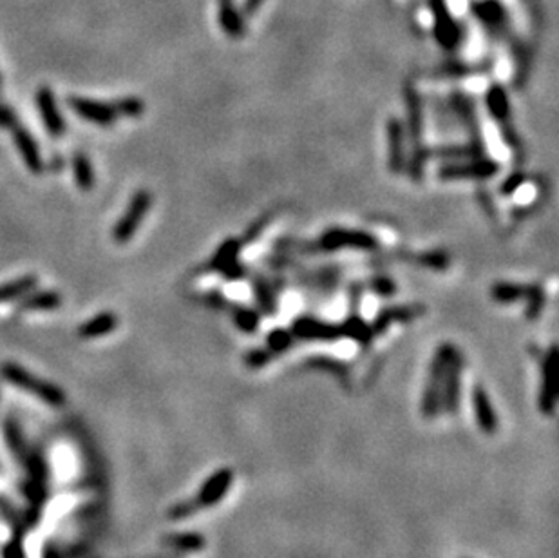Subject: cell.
<instances>
[{
  "mask_svg": "<svg viewBox=\"0 0 559 558\" xmlns=\"http://www.w3.org/2000/svg\"><path fill=\"white\" fill-rule=\"evenodd\" d=\"M500 171V165L489 158H467V160H451L438 171V178L444 181L454 180H487Z\"/></svg>",
  "mask_w": 559,
  "mask_h": 558,
  "instance_id": "8992f818",
  "label": "cell"
},
{
  "mask_svg": "<svg viewBox=\"0 0 559 558\" xmlns=\"http://www.w3.org/2000/svg\"><path fill=\"white\" fill-rule=\"evenodd\" d=\"M44 558H60V555L56 553L55 548H47L46 555H44Z\"/></svg>",
  "mask_w": 559,
  "mask_h": 558,
  "instance_id": "8d00e7d4",
  "label": "cell"
},
{
  "mask_svg": "<svg viewBox=\"0 0 559 558\" xmlns=\"http://www.w3.org/2000/svg\"><path fill=\"white\" fill-rule=\"evenodd\" d=\"M62 304V295L55 290H44L29 295L22 303L24 310H55Z\"/></svg>",
  "mask_w": 559,
  "mask_h": 558,
  "instance_id": "cb8c5ba5",
  "label": "cell"
},
{
  "mask_svg": "<svg viewBox=\"0 0 559 558\" xmlns=\"http://www.w3.org/2000/svg\"><path fill=\"white\" fill-rule=\"evenodd\" d=\"M272 359H274V357L268 354L266 348H257V350H252L250 354H247V357H244L248 368H252V370L262 368V366L268 365Z\"/></svg>",
  "mask_w": 559,
  "mask_h": 558,
  "instance_id": "f546056e",
  "label": "cell"
},
{
  "mask_svg": "<svg viewBox=\"0 0 559 558\" xmlns=\"http://www.w3.org/2000/svg\"><path fill=\"white\" fill-rule=\"evenodd\" d=\"M292 336L294 339H303V341H337L342 339V323H330L315 318H299L295 319L292 327Z\"/></svg>",
  "mask_w": 559,
  "mask_h": 558,
  "instance_id": "30bf717a",
  "label": "cell"
},
{
  "mask_svg": "<svg viewBox=\"0 0 559 558\" xmlns=\"http://www.w3.org/2000/svg\"><path fill=\"white\" fill-rule=\"evenodd\" d=\"M73 172L76 185L83 190H91L94 185V174H92V167L89 158L83 152H74L73 156Z\"/></svg>",
  "mask_w": 559,
  "mask_h": 558,
  "instance_id": "7402d4cb",
  "label": "cell"
},
{
  "mask_svg": "<svg viewBox=\"0 0 559 558\" xmlns=\"http://www.w3.org/2000/svg\"><path fill=\"white\" fill-rule=\"evenodd\" d=\"M4 558H26V555H24V548H22V544H20L19 539L11 540L10 544L6 545Z\"/></svg>",
  "mask_w": 559,
  "mask_h": 558,
  "instance_id": "836d02e7",
  "label": "cell"
},
{
  "mask_svg": "<svg viewBox=\"0 0 559 558\" xmlns=\"http://www.w3.org/2000/svg\"><path fill=\"white\" fill-rule=\"evenodd\" d=\"M369 285L373 286L375 294L382 295V297H387V295L394 294V283L391 281L390 277H376V279H373Z\"/></svg>",
  "mask_w": 559,
  "mask_h": 558,
  "instance_id": "d6a6232c",
  "label": "cell"
},
{
  "mask_svg": "<svg viewBox=\"0 0 559 558\" xmlns=\"http://www.w3.org/2000/svg\"><path fill=\"white\" fill-rule=\"evenodd\" d=\"M536 285H523V283L498 281L492 285L491 297L500 304H510L516 301H527L534 292Z\"/></svg>",
  "mask_w": 559,
  "mask_h": 558,
  "instance_id": "ac0fdd59",
  "label": "cell"
},
{
  "mask_svg": "<svg viewBox=\"0 0 559 558\" xmlns=\"http://www.w3.org/2000/svg\"><path fill=\"white\" fill-rule=\"evenodd\" d=\"M116 327H118V315L115 312H101V314L89 319L85 325H82L78 334L83 339H94V337H101L112 332V330H116Z\"/></svg>",
  "mask_w": 559,
  "mask_h": 558,
  "instance_id": "d6986e66",
  "label": "cell"
},
{
  "mask_svg": "<svg viewBox=\"0 0 559 558\" xmlns=\"http://www.w3.org/2000/svg\"><path fill=\"white\" fill-rule=\"evenodd\" d=\"M523 181H525V176H523V172H514V174H510L509 178H507V180L500 185V194H503V196H510V194L516 192V189H518Z\"/></svg>",
  "mask_w": 559,
  "mask_h": 558,
  "instance_id": "4dcf8cb0",
  "label": "cell"
},
{
  "mask_svg": "<svg viewBox=\"0 0 559 558\" xmlns=\"http://www.w3.org/2000/svg\"><path fill=\"white\" fill-rule=\"evenodd\" d=\"M112 106H115L118 116L124 115V116H131V118H134V116L143 115V111H145V104H143V100L142 98H136V97L119 98V100L112 101Z\"/></svg>",
  "mask_w": 559,
  "mask_h": 558,
  "instance_id": "f1b7e54d",
  "label": "cell"
},
{
  "mask_svg": "<svg viewBox=\"0 0 559 558\" xmlns=\"http://www.w3.org/2000/svg\"><path fill=\"white\" fill-rule=\"evenodd\" d=\"M234 482V471L228 468H221L216 473H212L208 479L205 480V484L201 486L199 493H197V506L208 507L214 506L228 493L230 486Z\"/></svg>",
  "mask_w": 559,
  "mask_h": 558,
  "instance_id": "4fadbf2b",
  "label": "cell"
},
{
  "mask_svg": "<svg viewBox=\"0 0 559 558\" xmlns=\"http://www.w3.org/2000/svg\"><path fill=\"white\" fill-rule=\"evenodd\" d=\"M69 106L73 107V111L78 116H82L83 120L91 122L97 125H110L115 124L118 118L115 106L112 104H106V101H97L91 98H82V97H71L69 98Z\"/></svg>",
  "mask_w": 559,
  "mask_h": 558,
  "instance_id": "7c38bea8",
  "label": "cell"
},
{
  "mask_svg": "<svg viewBox=\"0 0 559 558\" xmlns=\"http://www.w3.org/2000/svg\"><path fill=\"white\" fill-rule=\"evenodd\" d=\"M454 352H456V346L453 343H442L433 355L422 395V416L426 419H435L442 411V381H444L445 366Z\"/></svg>",
  "mask_w": 559,
  "mask_h": 558,
  "instance_id": "3957f363",
  "label": "cell"
},
{
  "mask_svg": "<svg viewBox=\"0 0 559 558\" xmlns=\"http://www.w3.org/2000/svg\"><path fill=\"white\" fill-rule=\"evenodd\" d=\"M558 402V348L552 345L541 359V381L537 406L543 416H552Z\"/></svg>",
  "mask_w": 559,
  "mask_h": 558,
  "instance_id": "52a82bcc",
  "label": "cell"
},
{
  "mask_svg": "<svg viewBox=\"0 0 559 558\" xmlns=\"http://www.w3.org/2000/svg\"><path fill=\"white\" fill-rule=\"evenodd\" d=\"M406 109H408V136L411 154L408 158L409 176L412 181H422L424 169L429 158V149L424 145L422 98L415 85H406Z\"/></svg>",
  "mask_w": 559,
  "mask_h": 558,
  "instance_id": "6da1fadb",
  "label": "cell"
},
{
  "mask_svg": "<svg viewBox=\"0 0 559 558\" xmlns=\"http://www.w3.org/2000/svg\"><path fill=\"white\" fill-rule=\"evenodd\" d=\"M232 319H234L235 327L247 334L256 332L259 327V314L252 309H243V306H235L232 310Z\"/></svg>",
  "mask_w": 559,
  "mask_h": 558,
  "instance_id": "4316f807",
  "label": "cell"
},
{
  "mask_svg": "<svg viewBox=\"0 0 559 558\" xmlns=\"http://www.w3.org/2000/svg\"><path fill=\"white\" fill-rule=\"evenodd\" d=\"M170 545H174L183 551H199L205 548V536L197 535V533H178V535H170L167 539Z\"/></svg>",
  "mask_w": 559,
  "mask_h": 558,
  "instance_id": "83f0119b",
  "label": "cell"
},
{
  "mask_svg": "<svg viewBox=\"0 0 559 558\" xmlns=\"http://www.w3.org/2000/svg\"><path fill=\"white\" fill-rule=\"evenodd\" d=\"M312 363L315 365V368H322L330 374H337L339 377H346V368H344L340 363L333 359H312Z\"/></svg>",
  "mask_w": 559,
  "mask_h": 558,
  "instance_id": "1f68e13d",
  "label": "cell"
},
{
  "mask_svg": "<svg viewBox=\"0 0 559 558\" xmlns=\"http://www.w3.org/2000/svg\"><path fill=\"white\" fill-rule=\"evenodd\" d=\"M387 131V167L393 174L402 172L408 167V145H406V127L402 120L397 116H391L385 125Z\"/></svg>",
  "mask_w": 559,
  "mask_h": 558,
  "instance_id": "8fae6325",
  "label": "cell"
},
{
  "mask_svg": "<svg viewBox=\"0 0 559 558\" xmlns=\"http://www.w3.org/2000/svg\"><path fill=\"white\" fill-rule=\"evenodd\" d=\"M261 4H262V0H247V2H244V8H243L244 15H247V17L253 15L257 10H259V8H261Z\"/></svg>",
  "mask_w": 559,
  "mask_h": 558,
  "instance_id": "d590c367",
  "label": "cell"
},
{
  "mask_svg": "<svg viewBox=\"0 0 559 558\" xmlns=\"http://www.w3.org/2000/svg\"><path fill=\"white\" fill-rule=\"evenodd\" d=\"M487 107H489V113L494 118V122L498 124L501 131V136H503L505 143L509 145L510 149L514 151V154H519L522 152V142H519L518 134L514 131L512 125V118H510V104H509V97H507V91H505L503 85L500 83H492L489 91H487Z\"/></svg>",
  "mask_w": 559,
  "mask_h": 558,
  "instance_id": "277c9868",
  "label": "cell"
},
{
  "mask_svg": "<svg viewBox=\"0 0 559 558\" xmlns=\"http://www.w3.org/2000/svg\"><path fill=\"white\" fill-rule=\"evenodd\" d=\"M152 203V196L149 190L142 189L137 190L136 194L133 196L131 203H128L127 211L124 213V216L119 218V222L116 223L115 227V240L118 243H127L134 234H136L137 227L142 225L143 218L145 214L149 213Z\"/></svg>",
  "mask_w": 559,
  "mask_h": 558,
  "instance_id": "ba28073f",
  "label": "cell"
},
{
  "mask_svg": "<svg viewBox=\"0 0 559 558\" xmlns=\"http://www.w3.org/2000/svg\"><path fill=\"white\" fill-rule=\"evenodd\" d=\"M37 106L40 109V115L44 118V125H46L47 133L53 138H58L64 133L65 125L62 116H60L58 107H56L55 95L49 88H40L37 92Z\"/></svg>",
  "mask_w": 559,
  "mask_h": 558,
  "instance_id": "2e32d148",
  "label": "cell"
},
{
  "mask_svg": "<svg viewBox=\"0 0 559 558\" xmlns=\"http://www.w3.org/2000/svg\"><path fill=\"white\" fill-rule=\"evenodd\" d=\"M253 294L257 297V303H259V309L268 315H275L277 314V299H275V294L272 290V286L262 279L261 276H257L253 279Z\"/></svg>",
  "mask_w": 559,
  "mask_h": 558,
  "instance_id": "603a6c76",
  "label": "cell"
},
{
  "mask_svg": "<svg viewBox=\"0 0 559 558\" xmlns=\"http://www.w3.org/2000/svg\"><path fill=\"white\" fill-rule=\"evenodd\" d=\"M426 312L422 304H402V306H390V309L381 310L376 318L373 319L372 327L373 336H381L393 323H408L417 319L418 315H422Z\"/></svg>",
  "mask_w": 559,
  "mask_h": 558,
  "instance_id": "5bb4252c",
  "label": "cell"
},
{
  "mask_svg": "<svg viewBox=\"0 0 559 558\" xmlns=\"http://www.w3.org/2000/svg\"><path fill=\"white\" fill-rule=\"evenodd\" d=\"M219 24L228 37L239 38L243 35V17L234 8V0H219Z\"/></svg>",
  "mask_w": 559,
  "mask_h": 558,
  "instance_id": "ffe728a7",
  "label": "cell"
},
{
  "mask_svg": "<svg viewBox=\"0 0 559 558\" xmlns=\"http://www.w3.org/2000/svg\"><path fill=\"white\" fill-rule=\"evenodd\" d=\"M381 243L375 236L355 229H330L313 243H299L297 250L306 254L313 252H335V250H378Z\"/></svg>",
  "mask_w": 559,
  "mask_h": 558,
  "instance_id": "7a4b0ae2",
  "label": "cell"
},
{
  "mask_svg": "<svg viewBox=\"0 0 559 558\" xmlns=\"http://www.w3.org/2000/svg\"><path fill=\"white\" fill-rule=\"evenodd\" d=\"M17 120H15V113L11 111L10 107L0 106V127H15Z\"/></svg>",
  "mask_w": 559,
  "mask_h": 558,
  "instance_id": "e575fe53",
  "label": "cell"
},
{
  "mask_svg": "<svg viewBox=\"0 0 559 558\" xmlns=\"http://www.w3.org/2000/svg\"><path fill=\"white\" fill-rule=\"evenodd\" d=\"M35 286H37V277L35 276L20 277V279H17V281H11V283H8V285H2L0 286V303L17 299V297H20V295L31 292Z\"/></svg>",
  "mask_w": 559,
  "mask_h": 558,
  "instance_id": "d4e9b609",
  "label": "cell"
},
{
  "mask_svg": "<svg viewBox=\"0 0 559 558\" xmlns=\"http://www.w3.org/2000/svg\"><path fill=\"white\" fill-rule=\"evenodd\" d=\"M13 131H15L13 133L15 143H17V149H19L20 156L24 158V163L28 165L29 171L38 174V172L44 169V162H42L40 151H38L37 143H35V140L31 138V134H29L26 129H22V127H17V125H15Z\"/></svg>",
  "mask_w": 559,
  "mask_h": 558,
  "instance_id": "e0dca14e",
  "label": "cell"
},
{
  "mask_svg": "<svg viewBox=\"0 0 559 558\" xmlns=\"http://www.w3.org/2000/svg\"><path fill=\"white\" fill-rule=\"evenodd\" d=\"M292 345H294V336H292V332L283 330V328H277V330H274L272 334H268L265 348L268 350V354H270L272 357H275V355H279L283 354V352L288 350Z\"/></svg>",
  "mask_w": 559,
  "mask_h": 558,
  "instance_id": "484cf974",
  "label": "cell"
},
{
  "mask_svg": "<svg viewBox=\"0 0 559 558\" xmlns=\"http://www.w3.org/2000/svg\"><path fill=\"white\" fill-rule=\"evenodd\" d=\"M472 408H474V416L481 432L487 435L494 434L498 429V416H496L491 397L480 384L472 388Z\"/></svg>",
  "mask_w": 559,
  "mask_h": 558,
  "instance_id": "9a60e30c",
  "label": "cell"
},
{
  "mask_svg": "<svg viewBox=\"0 0 559 558\" xmlns=\"http://www.w3.org/2000/svg\"><path fill=\"white\" fill-rule=\"evenodd\" d=\"M463 366H465L463 355L456 348V352L451 355L449 363L445 366L444 381H442V411L449 413V416H454L458 411Z\"/></svg>",
  "mask_w": 559,
  "mask_h": 558,
  "instance_id": "9c48e42d",
  "label": "cell"
},
{
  "mask_svg": "<svg viewBox=\"0 0 559 558\" xmlns=\"http://www.w3.org/2000/svg\"><path fill=\"white\" fill-rule=\"evenodd\" d=\"M474 13L481 22L489 26V28H500L503 24V8H501L496 0H481L474 4Z\"/></svg>",
  "mask_w": 559,
  "mask_h": 558,
  "instance_id": "44dd1931",
  "label": "cell"
},
{
  "mask_svg": "<svg viewBox=\"0 0 559 558\" xmlns=\"http://www.w3.org/2000/svg\"><path fill=\"white\" fill-rule=\"evenodd\" d=\"M0 372H2L6 381H10V383L15 384V386L24 388V390H29V392H33L37 397H40L42 401L47 402V404L62 406L65 402V393L62 392L58 386L46 383V381H40V379L37 377H33L29 372H26V370L20 368V366L15 365V363H6Z\"/></svg>",
  "mask_w": 559,
  "mask_h": 558,
  "instance_id": "5b68a950",
  "label": "cell"
}]
</instances>
